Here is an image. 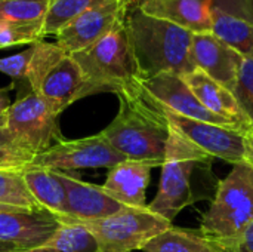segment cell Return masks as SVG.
<instances>
[{
    "label": "cell",
    "instance_id": "cell-1",
    "mask_svg": "<svg viewBox=\"0 0 253 252\" xmlns=\"http://www.w3.org/2000/svg\"><path fill=\"white\" fill-rule=\"evenodd\" d=\"M117 97L119 113L101 134L126 159L162 166L170 137L162 107L141 82Z\"/></svg>",
    "mask_w": 253,
    "mask_h": 252
},
{
    "label": "cell",
    "instance_id": "cell-2",
    "mask_svg": "<svg viewBox=\"0 0 253 252\" xmlns=\"http://www.w3.org/2000/svg\"><path fill=\"white\" fill-rule=\"evenodd\" d=\"M125 24L141 80L162 73L182 77L196 70L191 56V31L145 15L135 0L127 9Z\"/></svg>",
    "mask_w": 253,
    "mask_h": 252
},
{
    "label": "cell",
    "instance_id": "cell-3",
    "mask_svg": "<svg viewBox=\"0 0 253 252\" xmlns=\"http://www.w3.org/2000/svg\"><path fill=\"white\" fill-rule=\"evenodd\" d=\"M27 82L30 89L58 114L76 101L93 95L73 55L44 40L34 45Z\"/></svg>",
    "mask_w": 253,
    "mask_h": 252
},
{
    "label": "cell",
    "instance_id": "cell-4",
    "mask_svg": "<svg viewBox=\"0 0 253 252\" xmlns=\"http://www.w3.org/2000/svg\"><path fill=\"white\" fill-rule=\"evenodd\" d=\"M71 55L80 65L93 95L101 92L119 95L141 82L125 19L96 43Z\"/></svg>",
    "mask_w": 253,
    "mask_h": 252
},
{
    "label": "cell",
    "instance_id": "cell-5",
    "mask_svg": "<svg viewBox=\"0 0 253 252\" xmlns=\"http://www.w3.org/2000/svg\"><path fill=\"white\" fill-rule=\"evenodd\" d=\"M253 223V168L234 165L218 183L211 208L200 223V233L208 241H225L239 236Z\"/></svg>",
    "mask_w": 253,
    "mask_h": 252
},
{
    "label": "cell",
    "instance_id": "cell-6",
    "mask_svg": "<svg viewBox=\"0 0 253 252\" xmlns=\"http://www.w3.org/2000/svg\"><path fill=\"white\" fill-rule=\"evenodd\" d=\"M212 159L213 157L170 128L159 192L153 202L148 203V209L172 223L175 217L194 201L191 189L194 171L199 165H211Z\"/></svg>",
    "mask_w": 253,
    "mask_h": 252
},
{
    "label": "cell",
    "instance_id": "cell-7",
    "mask_svg": "<svg viewBox=\"0 0 253 252\" xmlns=\"http://www.w3.org/2000/svg\"><path fill=\"white\" fill-rule=\"evenodd\" d=\"M58 221H74L58 218ZM87 229L95 238L99 252H132L141 250L172 223L148 208H127L93 221H74Z\"/></svg>",
    "mask_w": 253,
    "mask_h": 252
},
{
    "label": "cell",
    "instance_id": "cell-8",
    "mask_svg": "<svg viewBox=\"0 0 253 252\" xmlns=\"http://www.w3.org/2000/svg\"><path fill=\"white\" fill-rule=\"evenodd\" d=\"M6 114V129L19 146L36 156L62 140L58 125L59 114L31 89L18 94Z\"/></svg>",
    "mask_w": 253,
    "mask_h": 252
},
{
    "label": "cell",
    "instance_id": "cell-9",
    "mask_svg": "<svg viewBox=\"0 0 253 252\" xmlns=\"http://www.w3.org/2000/svg\"><path fill=\"white\" fill-rule=\"evenodd\" d=\"M126 160L99 132L79 140H61L46 151L37 154L31 166L53 172H70L79 169H111Z\"/></svg>",
    "mask_w": 253,
    "mask_h": 252
},
{
    "label": "cell",
    "instance_id": "cell-10",
    "mask_svg": "<svg viewBox=\"0 0 253 252\" xmlns=\"http://www.w3.org/2000/svg\"><path fill=\"white\" fill-rule=\"evenodd\" d=\"M162 110L172 129L208 153L211 157H218L233 165L248 163L245 131L188 119L163 107Z\"/></svg>",
    "mask_w": 253,
    "mask_h": 252
},
{
    "label": "cell",
    "instance_id": "cell-11",
    "mask_svg": "<svg viewBox=\"0 0 253 252\" xmlns=\"http://www.w3.org/2000/svg\"><path fill=\"white\" fill-rule=\"evenodd\" d=\"M132 3L133 0H107L89 9L61 28L55 34V43L68 53L92 46L126 18Z\"/></svg>",
    "mask_w": 253,
    "mask_h": 252
},
{
    "label": "cell",
    "instance_id": "cell-12",
    "mask_svg": "<svg viewBox=\"0 0 253 252\" xmlns=\"http://www.w3.org/2000/svg\"><path fill=\"white\" fill-rule=\"evenodd\" d=\"M141 85L160 107L172 113H176L179 116L194 119V120H202V122H208L213 125H221V126L245 131L239 123L228 120L225 117L216 116L212 111H209L197 100V97L187 86V83L184 82L181 76L162 73L151 79L141 80Z\"/></svg>",
    "mask_w": 253,
    "mask_h": 252
},
{
    "label": "cell",
    "instance_id": "cell-13",
    "mask_svg": "<svg viewBox=\"0 0 253 252\" xmlns=\"http://www.w3.org/2000/svg\"><path fill=\"white\" fill-rule=\"evenodd\" d=\"M191 56L196 68L206 73L211 79L234 91L239 68L245 56L230 48L216 34L193 33Z\"/></svg>",
    "mask_w": 253,
    "mask_h": 252
},
{
    "label": "cell",
    "instance_id": "cell-14",
    "mask_svg": "<svg viewBox=\"0 0 253 252\" xmlns=\"http://www.w3.org/2000/svg\"><path fill=\"white\" fill-rule=\"evenodd\" d=\"M53 172V171H52ZM65 192V215L74 221H93L105 218L123 209L125 206L105 193L102 186L84 183L67 172H55Z\"/></svg>",
    "mask_w": 253,
    "mask_h": 252
},
{
    "label": "cell",
    "instance_id": "cell-15",
    "mask_svg": "<svg viewBox=\"0 0 253 252\" xmlns=\"http://www.w3.org/2000/svg\"><path fill=\"white\" fill-rule=\"evenodd\" d=\"M61 226L44 209H19L0 212V242L15 245L19 251L43 245Z\"/></svg>",
    "mask_w": 253,
    "mask_h": 252
},
{
    "label": "cell",
    "instance_id": "cell-16",
    "mask_svg": "<svg viewBox=\"0 0 253 252\" xmlns=\"http://www.w3.org/2000/svg\"><path fill=\"white\" fill-rule=\"evenodd\" d=\"M153 163L139 160H123L108 169L102 189L108 196L127 208H148L145 192L150 184Z\"/></svg>",
    "mask_w": 253,
    "mask_h": 252
},
{
    "label": "cell",
    "instance_id": "cell-17",
    "mask_svg": "<svg viewBox=\"0 0 253 252\" xmlns=\"http://www.w3.org/2000/svg\"><path fill=\"white\" fill-rule=\"evenodd\" d=\"M148 16L179 25L191 33H211L212 7L203 0H135Z\"/></svg>",
    "mask_w": 253,
    "mask_h": 252
},
{
    "label": "cell",
    "instance_id": "cell-18",
    "mask_svg": "<svg viewBox=\"0 0 253 252\" xmlns=\"http://www.w3.org/2000/svg\"><path fill=\"white\" fill-rule=\"evenodd\" d=\"M182 79L209 111L239 123L246 132L252 131L251 122L242 111L234 94L230 89L219 85L199 68L182 76Z\"/></svg>",
    "mask_w": 253,
    "mask_h": 252
},
{
    "label": "cell",
    "instance_id": "cell-19",
    "mask_svg": "<svg viewBox=\"0 0 253 252\" xmlns=\"http://www.w3.org/2000/svg\"><path fill=\"white\" fill-rule=\"evenodd\" d=\"M21 175L40 209L50 212L56 218L65 215V192L55 172L44 168L28 166Z\"/></svg>",
    "mask_w": 253,
    "mask_h": 252
},
{
    "label": "cell",
    "instance_id": "cell-20",
    "mask_svg": "<svg viewBox=\"0 0 253 252\" xmlns=\"http://www.w3.org/2000/svg\"><path fill=\"white\" fill-rule=\"evenodd\" d=\"M56 232L40 247L16 252H98L95 238L79 223L59 221Z\"/></svg>",
    "mask_w": 253,
    "mask_h": 252
},
{
    "label": "cell",
    "instance_id": "cell-21",
    "mask_svg": "<svg viewBox=\"0 0 253 252\" xmlns=\"http://www.w3.org/2000/svg\"><path fill=\"white\" fill-rule=\"evenodd\" d=\"M212 33L224 40L242 56L253 59V24L231 16L219 9H212Z\"/></svg>",
    "mask_w": 253,
    "mask_h": 252
},
{
    "label": "cell",
    "instance_id": "cell-22",
    "mask_svg": "<svg viewBox=\"0 0 253 252\" xmlns=\"http://www.w3.org/2000/svg\"><path fill=\"white\" fill-rule=\"evenodd\" d=\"M144 252H216L200 230H185L169 227L151 239Z\"/></svg>",
    "mask_w": 253,
    "mask_h": 252
},
{
    "label": "cell",
    "instance_id": "cell-23",
    "mask_svg": "<svg viewBox=\"0 0 253 252\" xmlns=\"http://www.w3.org/2000/svg\"><path fill=\"white\" fill-rule=\"evenodd\" d=\"M104 1L107 0H50L42 28L43 37L55 36L68 22Z\"/></svg>",
    "mask_w": 253,
    "mask_h": 252
},
{
    "label": "cell",
    "instance_id": "cell-24",
    "mask_svg": "<svg viewBox=\"0 0 253 252\" xmlns=\"http://www.w3.org/2000/svg\"><path fill=\"white\" fill-rule=\"evenodd\" d=\"M50 0H0V22L43 24Z\"/></svg>",
    "mask_w": 253,
    "mask_h": 252
},
{
    "label": "cell",
    "instance_id": "cell-25",
    "mask_svg": "<svg viewBox=\"0 0 253 252\" xmlns=\"http://www.w3.org/2000/svg\"><path fill=\"white\" fill-rule=\"evenodd\" d=\"M0 203L31 211L40 209L30 195L21 172L0 171Z\"/></svg>",
    "mask_w": 253,
    "mask_h": 252
},
{
    "label": "cell",
    "instance_id": "cell-26",
    "mask_svg": "<svg viewBox=\"0 0 253 252\" xmlns=\"http://www.w3.org/2000/svg\"><path fill=\"white\" fill-rule=\"evenodd\" d=\"M34 157L36 154L19 146L6 128L0 129V171L22 172L31 166Z\"/></svg>",
    "mask_w": 253,
    "mask_h": 252
},
{
    "label": "cell",
    "instance_id": "cell-27",
    "mask_svg": "<svg viewBox=\"0 0 253 252\" xmlns=\"http://www.w3.org/2000/svg\"><path fill=\"white\" fill-rule=\"evenodd\" d=\"M43 24L0 22V49L18 45H36L43 40Z\"/></svg>",
    "mask_w": 253,
    "mask_h": 252
},
{
    "label": "cell",
    "instance_id": "cell-28",
    "mask_svg": "<svg viewBox=\"0 0 253 252\" xmlns=\"http://www.w3.org/2000/svg\"><path fill=\"white\" fill-rule=\"evenodd\" d=\"M233 94L253 129V59L251 58H243Z\"/></svg>",
    "mask_w": 253,
    "mask_h": 252
},
{
    "label": "cell",
    "instance_id": "cell-29",
    "mask_svg": "<svg viewBox=\"0 0 253 252\" xmlns=\"http://www.w3.org/2000/svg\"><path fill=\"white\" fill-rule=\"evenodd\" d=\"M34 52V45H31L30 48H27L25 50L6 56V58H0V73L9 76L13 82V85L16 86H22L24 92L30 91L28 82H27V71H28V65L31 61Z\"/></svg>",
    "mask_w": 253,
    "mask_h": 252
},
{
    "label": "cell",
    "instance_id": "cell-30",
    "mask_svg": "<svg viewBox=\"0 0 253 252\" xmlns=\"http://www.w3.org/2000/svg\"><path fill=\"white\" fill-rule=\"evenodd\" d=\"M212 9H219L231 16L253 24V0H203Z\"/></svg>",
    "mask_w": 253,
    "mask_h": 252
},
{
    "label": "cell",
    "instance_id": "cell-31",
    "mask_svg": "<svg viewBox=\"0 0 253 252\" xmlns=\"http://www.w3.org/2000/svg\"><path fill=\"white\" fill-rule=\"evenodd\" d=\"M216 252H253V223L239 236L225 241H209Z\"/></svg>",
    "mask_w": 253,
    "mask_h": 252
},
{
    "label": "cell",
    "instance_id": "cell-32",
    "mask_svg": "<svg viewBox=\"0 0 253 252\" xmlns=\"http://www.w3.org/2000/svg\"><path fill=\"white\" fill-rule=\"evenodd\" d=\"M13 88H15L13 83L7 85V86H4V88H0V114H1V113H6L7 108H9V105L12 104V102H10L9 92H10Z\"/></svg>",
    "mask_w": 253,
    "mask_h": 252
},
{
    "label": "cell",
    "instance_id": "cell-33",
    "mask_svg": "<svg viewBox=\"0 0 253 252\" xmlns=\"http://www.w3.org/2000/svg\"><path fill=\"white\" fill-rule=\"evenodd\" d=\"M246 150H248V165L253 168V129L246 132Z\"/></svg>",
    "mask_w": 253,
    "mask_h": 252
},
{
    "label": "cell",
    "instance_id": "cell-34",
    "mask_svg": "<svg viewBox=\"0 0 253 252\" xmlns=\"http://www.w3.org/2000/svg\"><path fill=\"white\" fill-rule=\"evenodd\" d=\"M19 251L15 245H10V244H4V242H0V252H16Z\"/></svg>",
    "mask_w": 253,
    "mask_h": 252
},
{
    "label": "cell",
    "instance_id": "cell-35",
    "mask_svg": "<svg viewBox=\"0 0 253 252\" xmlns=\"http://www.w3.org/2000/svg\"><path fill=\"white\" fill-rule=\"evenodd\" d=\"M24 208H16V206H10V205H3L0 203V212H6V211H19Z\"/></svg>",
    "mask_w": 253,
    "mask_h": 252
},
{
    "label": "cell",
    "instance_id": "cell-36",
    "mask_svg": "<svg viewBox=\"0 0 253 252\" xmlns=\"http://www.w3.org/2000/svg\"><path fill=\"white\" fill-rule=\"evenodd\" d=\"M6 125H7V114L6 113H1L0 114V129L6 128Z\"/></svg>",
    "mask_w": 253,
    "mask_h": 252
},
{
    "label": "cell",
    "instance_id": "cell-37",
    "mask_svg": "<svg viewBox=\"0 0 253 252\" xmlns=\"http://www.w3.org/2000/svg\"><path fill=\"white\" fill-rule=\"evenodd\" d=\"M98 252H99V251H98Z\"/></svg>",
    "mask_w": 253,
    "mask_h": 252
}]
</instances>
